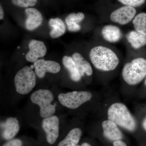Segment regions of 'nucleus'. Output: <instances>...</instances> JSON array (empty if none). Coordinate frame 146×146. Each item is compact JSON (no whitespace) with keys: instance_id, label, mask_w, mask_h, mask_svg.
Segmentation results:
<instances>
[{"instance_id":"obj_22","label":"nucleus","mask_w":146,"mask_h":146,"mask_svg":"<svg viewBox=\"0 0 146 146\" xmlns=\"http://www.w3.org/2000/svg\"><path fill=\"white\" fill-rule=\"evenodd\" d=\"M14 5L24 8L34 6L37 3V0H11Z\"/></svg>"},{"instance_id":"obj_9","label":"nucleus","mask_w":146,"mask_h":146,"mask_svg":"<svg viewBox=\"0 0 146 146\" xmlns=\"http://www.w3.org/2000/svg\"><path fill=\"white\" fill-rule=\"evenodd\" d=\"M36 75L39 78L44 77L46 72L56 74L60 70V65L53 60L39 59L33 64Z\"/></svg>"},{"instance_id":"obj_21","label":"nucleus","mask_w":146,"mask_h":146,"mask_svg":"<svg viewBox=\"0 0 146 146\" xmlns=\"http://www.w3.org/2000/svg\"><path fill=\"white\" fill-rule=\"evenodd\" d=\"M132 23L135 30L146 35V13L142 12L136 15Z\"/></svg>"},{"instance_id":"obj_25","label":"nucleus","mask_w":146,"mask_h":146,"mask_svg":"<svg viewBox=\"0 0 146 146\" xmlns=\"http://www.w3.org/2000/svg\"><path fill=\"white\" fill-rule=\"evenodd\" d=\"M113 145L114 146H127L125 143L120 140L115 141L113 143Z\"/></svg>"},{"instance_id":"obj_23","label":"nucleus","mask_w":146,"mask_h":146,"mask_svg":"<svg viewBox=\"0 0 146 146\" xmlns=\"http://www.w3.org/2000/svg\"><path fill=\"white\" fill-rule=\"evenodd\" d=\"M120 3L127 6L138 7L143 5L145 3L146 0H118Z\"/></svg>"},{"instance_id":"obj_10","label":"nucleus","mask_w":146,"mask_h":146,"mask_svg":"<svg viewBox=\"0 0 146 146\" xmlns=\"http://www.w3.org/2000/svg\"><path fill=\"white\" fill-rule=\"evenodd\" d=\"M29 50L26 55V59L29 62L35 63L46 53V47L42 41L32 39L29 43Z\"/></svg>"},{"instance_id":"obj_13","label":"nucleus","mask_w":146,"mask_h":146,"mask_svg":"<svg viewBox=\"0 0 146 146\" xmlns=\"http://www.w3.org/2000/svg\"><path fill=\"white\" fill-rule=\"evenodd\" d=\"M101 34L103 38L110 43L119 42L122 36L119 28L113 25H106L102 29Z\"/></svg>"},{"instance_id":"obj_18","label":"nucleus","mask_w":146,"mask_h":146,"mask_svg":"<svg viewBox=\"0 0 146 146\" xmlns=\"http://www.w3.org/2000/svg\"><path fill=\"white\" fill-rule=\"evenodd\" d=\"M52 29L50 32L52 38H56L62 36L66 31V27L63 21L59 18H51L48 22Z\"/></svg>"},{"instance_id":"obj_19","label":"nucleus","mask_w":146,"mask_h":146,"mask_svg":"<svg viewBox=\"0 0 146 146\" xmlns=\"http://www.w3.org/2000/svg\"><path fill=\"white\" fill-rule=\"evenodd\" d=\"M63 65L70 73L72 80L78 82L81 80V76L78 70L76 65L72 58L68 56H63L62 59Z\"/></svg>"},{"instance_id":"obj_30","label":"nucleus","mask_w":146,"mask_h":146,"mask_svg":"<svg viewBox=\"0 0 146 146\" xmlns=\"http://www.w3.org/2000/svg\"><path fill=\"white\" fill-rule=\"evenodd\" d=\"M76 146H80V145H77Z\"/></svg>"},{"instance_id":"obj_29","label":"nucleus","mask_w":146,"mask_h":146,"mask_svg":"<svg viewBox=\"0 0 146 146\" xmlns=\"http://www.w3.org/2000/svg\"><path fill=\"white\" fill-rule=\"evenodd\" d=\"M145 84L146 86V78L145 79Z\"/></svg>"},{"instance_id":"obj_24","label":"nucleus","mask_w":146,"mask_h":146,"mask_svg":"<svg viewBox=\"0 0 146 146\" xmlns=\"http://www.w3.org/2000/svg\"><path fill=\"white\" fill-rule=\"evenodd\" d=\"M22 141L19 139H13L9 141L3 146H22Z\"/></svg>"},{"instance_id":"obj_4","label":"nucleus","mask_w":146,"mask_h":146,"mask_svg":"<svg viewBox=\"0 0 146 146\" xmlns=\"http://www.w3.org/2000/svg\"><path fill=\"white\" fill-rule=\"evenodd\" d=\"M53 99L52 93L46 89L35 91L31 96V102L40 107V116L45 118L52 116L55 112V107L51 104Z\"/></svg>"},{"instance_id":"obj_17","label":"nucleus","mask_w":146,"mask_h":146,"mask_svg":"<svg viewBox=\"0 0 146 146\" xmlns=\"http://www.w3.org/2000/svg\"><path fill=\"white\" fill-rule=\"evenodd\" d=\"M85 16L82 12L71 13L65 18L68 30L71 32H77L80 30L81 27L78 23L83 21Z\"/></svg>"},{"instance_id":"obj_28","label":"nucleus","mask_w":146,"mask_h":146,"mask_svg":"<svg viewBox=\"0 0 146 146\" xmlns=\"http://www.w3.org/2000/svg\"><path fill=\"white\" fill-rule=\"evenodd\" d=\"M81 146H91L89 144L87 143H84L81 145Z\"/></svg>"},{"instance_id":"obj_3","label":"nucleus","mask_w":146,"mask_h":146,"mask_svg":"<svg viewBox=\"0 0 146 146\" xmlns=\"http://www.w3.org/2000/svg\"><path fill=\"white\" fill-rule=\"evenodd\" d=\"M122 76L125 81L131 85L140 83L146 76V60L137 58L126 63L123 68Z\"/></svg>"},{"instance_id":"obj_16","label":"nucleus","mask_w":146,"mask_h":146,"mask_svg":"<svg viewBox=\"0 0 146 146\" xmlns=\"http://www.w3.org/2000/svg\"><path fill=\"white\" fill-rule=\"evenodd\" d=\"M126 38L131 46L135 49H138L146 45V35L136 30L129 32Z\"/></svg>"},{"instance_id":"obj_7","label":"nucleus","mask_w":146,"mask_h":146,"mask_svg":"<svg viewBox=\"0 0 146 146\" xmlns=\"http://www.w3.org/2000/svg\"><path fill=\"white\" fill-rule=\"evenodd\" d=\"M136 13V9L134 7L124 6L112 12L110 18L114 23L120 25H125L133 20Z\"/></svg>"},{"instance_id":"obj_27","label":"nucleus","mask_w":146,"mask_h":146,"mask_svg":"<svg viewBox=\"0 0 146 146\" xmlns=\"http://www.w3.org/2000/svg\"><path fill=\"white\" fill-rule=\"evenodd\" d=\"M143 125L144 129L146 131V117L145 118L143 122Z\"/></svg>"},{"instance_id":"obj_26","label":"nucleus","mask_w":146,"mask_h":146,"mask_svg":"<svg viewBox=\"0 0 146 146\" xmlns=\"http://www.w3.org/2000/svg\"><path fill=\"white\" fill-rule=\"evenodd\" d=\"M4 13L3 10L2 6L1 5V6H0V20H2L4 18Z\"/></svg>"},{"instance_id":"obj_5","label":"nucleus","mask_w":146,"mask_h":146,"mask_svg":"<svg viewBox=\"0 0 146 146\" xmlns=\"http://www.w3.org/2000/svg\"><path fill=\"white\" fill-rule=\"evenodd\" d=\"M17 93L22 95L29 94L36 84V76L34 71L28 66H25L18 71L14 78Z\"/></svg>"},{"instance_id":"obj_20","label":"nucleus","mask_w":146,"mask_h":146,"mask_svg":"<svg viewBox=\"0 0 146 146\" xmlns=\"http://www.w3.org/2000/svg\"><path fill=\"white\" fill-rule=\"evenodd\" d=\"M81 135L82 131L80 129L78 128L73 129L58 146H76L79 142Z\"/></svg>"},{"instance_id":"obj_6","label":"nucleus","mask_w":146,"mask_h":146,"mask_svg":"<svg viewBox=\"0 0 146 146\" xmlns=\"http://www.w3.org/2000/svg\"><path fill=\"white\" fill-rule=\"evenodd\" d=\"M92 97V94L87 91H73L58 95V99L62 105L70 109L78 108L81 105L89 101Z\"/></svg>"},{"instance_id":"obj_11","label":"nucleus","mask_w":146,"mask_h":146,"mask_svg":"<svg viewBox=\"0 0 146 146\" xmlns=\"http://www.w3.org/2000/svg\"><path fill=\"white\" fill-rule=\"evenodd\" d=\"M25 12L27 16L25 24L28 30H33L42 24L43 16L38 9L34 8H27L25 9Z\"/></svg>"},{"instance_id":"obj_1","label":"nucleus","mask_w":146,"mask_h":146,"mask_svg":"<svg viewBox=\"0 0 146 146\" xmlns=\"http://www.w3.org/2000/svg\"><path fill=\"white\" fill-rule=\"evenodd\" d=\"M89 56L94 67L104 72L114 70L119 63L117 54L105 46L99 45L93 47L90 50Z\"/></svg>"},{"instance_id":"obj_2","label":"nucleus","mask_w":146,"mask_h":146,"mask_svg":"<svg viewBox=\"0 0 146 146\" xmlns=\"http://www.w3.org/2000/svg\"><path fill=\"white\" fill-rule=\"evenodd\" d=\"M108 120L127 130L132 131L136 127V122L127 108L123 104L116 103L109 108Z\"/></svg>"},{"instance_id":"obj_8","label":"nucleus","mask_w":146,"mask_h":146,"mask_svg":"<svg viewBox=\"0 0 146 146\" xmlns=\"http://www.w3.org/2000/svg\"><path fill=\"white\" fill-rule=\"evenodd\" d=\"M59 121L56 116L45 118L42 123V128L46 132L47 142L54 143L59 135Z\"/></svg>"},{"instance_id":"obj_14","label":"nucleus","mask_w":146,"mask_h":146,"mask_svg":"<svg viewBox=\"0 0 146 146\" xmlns=\"http://www.w3.org/2000/svg\"><path fill=\"white\" fill-rule=\"evenodd\" d=\"M104 134L112 141H119L122 138V134L117 124L110 120H106L102 123Z\"/></svg>"},{"instance_id":"obj_15","label":"nucleus","mask_w":146,"mask_h":146,"mask_svg":"<svg viewBox=\"0 0 146 146\" xmlns=\"http://www.w3.org/2000/svg\"><path fill=\"white\" fill-rule=\"evenodd\" d=\"M72 58L81 76H83L85 74L88 76H91L93 74V70L91 65L78 52L74 53L73 54Z\"/></svg>"},{"instance_id":"obj_12","label":"nucleus","mask_w":146,"mask_h":146,"mask_svg":"<svg viewBox=\"0 0 146 146\" xmlns=\"http://www.w3.org/2000/svg\"><path fill=\"white\" fill-rule=\"evenodd\" d=\"M2 129V136L6 140H10L14 137L20 129L19 122L17 118L9 117L4 123H1Z\"/></svg>"}]
</instances>
